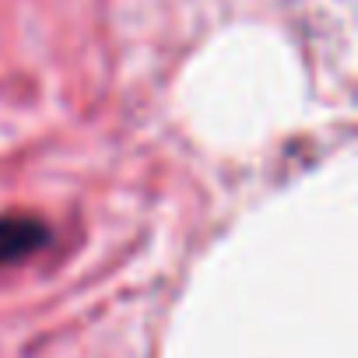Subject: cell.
<instances>
[{"instance_id": "1", "label": "cell", "mask_w": 358, "mask_h": 358, "mask_svg": "<svg viewBox=\"0 0 358 358\" xmlns=\"http://www.w3.org/2000/svg\"><path fill=\"white\" fill-rule=\"evenodd\" d=\"M53 232L36 215H0V267L29 260L50 246Z\"/></svg>"}]
</instances>
